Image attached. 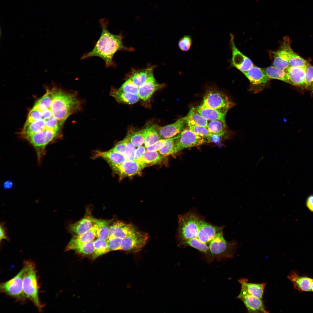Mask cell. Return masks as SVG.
Segmentation results:
<instances>
[{
	"instance_id": "31",
	"label": "cell",
	"mask_w": 313,
	"mask_h": 313,
	"mask_svg": "<svg viewBox=\"0 0 313 313\" xmlns=\"http://www.w3.org/2000/svg\"><path fill=\"white\" fill-rule=\"evenodd\" d=\"M144 145L146 148L154 144L161 139L157 130L156 125L144 129Z\"/></svg>"
},
{
	"instance_id": "44",
	"label": "cell",
	"mask_w": 313,
	"mask_h": 313,
	"mask_svg": "<svg viewBox=\"0 0 313 313\" xmlns=\"http://www.w3.org/2000/svg\"><path fill=\"white\" fill-rule=\"evenodd\" d=\"M127 142L125 155L126 160H134L136 150L135 146L131 142L128 137L126 135Z\"/></svg>"
},
{
	"instance_id": "29",
	"label": "cell",
	"mask_w": 313,
	"mask_h": 313,
	"mask_svg": "<svg viewBox=\"0 0 313 313\" xmlns=\"http://www.w3.org/2000/svg\"><path fill=\"white\" fill-rule=\"evenodd\" d=\"M153 67L145 69L132 70L130 78L139 88L146 81L148 78L153 74Z\"/></svg>"
},
{
	"instance_id": "47",
	"label": "cell",
	"mask_w": 313,
	"mask_h": 313,
	"mask_svg": "<svg viewBox=\"0 0 313 313\" xmlns=\"http://www.w3.org/2000/svg\"><path fill=\"white\" fill-rule=\"evenodd\" d=\"M166 139H161L157 142L146 148L148 151H159L163 146Z\"/></svg>"
},
{
	"instance_id": "30",
	"label": "cell",
	"mask_w": 313,
	"mask_h": 313,
	"mask_svg": "<svg viewBox=\"0 0 313 313\" xmlns=\"http://www.w3.org/2000/svg\"><path fill=\"white\" fill-rule=\"evenodd\" d=\"M184 117L189 127L196 125L207 128L208 121L196 111L195 107L191 108L187 116Z\"/></svg>"
},
{
	"instance_id": "43",
	"label": "cell",
	"mask_w": 313,
	"mask_h": 313,
	"mask_svg": "<svg viewBox=\"0 0 313 313\" xmlns=\"http://www.w3.org/2000/svg\"><path fill=\"white\" fill-rule=\"evenodd\" d=\"M189 128L192 131L197 135L207 139L212 135L207 128L203 126L195 125L189 126Z\"/></svg>"
},
{
	"instance_id": "28",
	"label": "cell",
	"mask_w": 313,
	"mask_h": 313,
	"mask_svg": "<svg viewBox=\"0 0 313 313\" xmlns=\"http://www.w3.org/2000/svg\"><path fill=\"white\" fill-rule=\"evenodd\" d=\"M110 94L118 102L128 104L135 103L140 98L138 95L130 94L115 88L111 89Z\"/></svg>"
},
{
	"instance_id": "50",
	"label": "cell",
	"mask_w": 313,
	"mask_h": 313,
	"mask_svg": "<svg viewBox=\"0 0 313 313\" xmlns=\"http://www.w3.org/2000/svg\"><path fill=\"white\" fill-rule=\"evenodd\" d=\"M306 204L309 210L313 212V195H311L307 197Z\"/></svg>"
},
{
	"instance_id": "14",
	"label": "cell",
	"mask_w": 313,
	"mask_h": 313,
	"mask_svg": "<svg viewBox=\"0 0 313 313\" xmlns=\"http://www.w3.org/2000/svg\"><path fill=\"white\" fill-rule=\"evenodd\" d=\"M290 46L289 37H285L280 48L272 52L274 66L285 70L290 66L288 49Z\"/></svg>"
},
{
	"instance_id": "34",
	"label": "cell",
	"mask_w": 313,
	"mask_h": 313,
	"mask_svg": "<svg viewBox=\"0 0 313 313\" xmlns=\"http://www.w3.org/2000/svg\"><path fill=\"white\" fill-rule=\"evenodd\" d=\"M94 252L92 254V259L94 260L99 256L110 251L107 241L99 239L93 241Z\"/></svg>"
},
{
	"instance_id": "2",
	"label": "cell",
	"mask_w": 313,
	"mask_h": 313,
	"mask_svg": "<svg viewBox=\"0 0 313 313\" xmlns=\"http://www.w3.org/2000/svg\"><path fill=\"white\" fill-rule=\"evenodd\" d=\"M99 22L102 32L99 39L92 50L84 54L81 59L97 57L104 61L106 68L115 67L116 64L113 60L114 54L119 50L130 51L132 49L128 48L124 45L121 34L115 35L108 30V22L107 19H101Z\"/></svg>"
},
{
	"instance_id": "3",
	"label": "cell",
	"mask_w": 313,
	"mask_h": 313,
	"mask_svg": "<svg viewBox=\"0 0 313 313\" xmlns=\"http://www.w3.org/2000/svg\"><path fill=\"white\" fill-rule=\"evenodd\" d=\"M23 264L26 266L23 278V288L26 298L30 301L39 312L44 307L39 296L38 278L34 263L30 260H25Z\"/></svg>"
},
{
	"instance_id": "39",
	"label": "cell",
	"mask_w": 313,
	"mask_h": 313,
	"mask_svg": "<svg viewBox=\"0 0 313 313\" xmlns=\"http://www.w3.org/2000/svg\"><path fill=\"white\" fill-rule=\"evenodd\" d=\"M74 250L78 253L83 255H92L94 252L93 241L81 244Z\"/></svg>"
},
{
	"instance_id": "16",
	"label": "cell",
	"mask_w": 313,
	"mask_h": 313,
	"mask_svg": "<svg viewBox=\"0 0 313 313\" xmlns=\"http://www.w3.org/2000/svg\"><path fill=\"white\" fill-rule=\"evenodd\" d=\"M100 220L88 231L82 234L73 236L66 247L65 250H74L81 244L93 241L97 237V232L99 226Z\"/></svg>"
},
{
	"instance_id": "12",
	"label": "cell",
	"mask_w": 313,
	"mask_h": 313,
	"mask_svg": "<svg viewBox=\"0 0 313 313\" xmlns=\"http://www.w3.org/2000/svg\"><path fill=\"white\" fill-rule=\"evenodd\" d=\"M241 300L245 305L248 313H268L262 299L249 294L241 286L240 292L236 298Z\"/></svg>"
},
{
	"instance_id": "8",
	"label": "cell",
	"mask_w": 313,
	"mask_h": 313,
	"mask_svg": "<svg viewBox=\"0 0 313 313\" xmlns=\"http://www.w3.org/2000/svg\"><path fill=\"white\" fill-rule=\"evenodd\" d=\"M206 141L205 138L197 135L190 128L184 129L176 136L174 154L186 148L200 145Z\"/></svg>"
},
{
	"instance_id": "45",
	"label": "cell",
	"mask_w": 313,
	"mask_h": 313,
	"mask_svg": "<svg viewBox=\"0 0 313 313\" xmlns=\"http://www.w3.org/2000/svg\"><path fill=\"white\" fill-rule=\"evenodd\" d=\"M122 239L117 237H109L107 241L110 251L120 250Z\"/></svg>"
},
{
	"instance_id": "26",
	"label": "cell",
	"mask_w": 313,
	"mask_h": 313,
	"mask_svg": "<svg viewBox=\"0 0 313 313\" xmlns=\"http://www.w3.org/2000/svg\"><path fill=\"white\" fill-rule=\"evenodd\" d=\"M166 160V157L161 155L157 151L146 150L142 157L137 161L145 165L146 167L160 164Z\"/></svg>"
},
{
	"instance_id": "5",
	"label": "cell",
	"mask_w": 313,
	"mask_h": 313,
	"mask_svg": "<svg viewBox=\"0 0 313 313\" xmlns=\"http://www.w3.org/2000/svg\"><path fill=\"white\" fill-rule=\"evenodd\" d=\"M196 214L191 212L178 216V237L180 241L197 238L199 224L201 219Z\"/></svg>"
},
{
	"instance_id": "13",
	"label": "cell",
	"mask_w": 313,
	"mask_h": 313,
	"mask_svg": "<svg viewBox=\"0 0 313 313\" xmlns=\"http://www.w3.org/2000/svg\"><path fill=\"white\" fill-rule=\"evenodd\" d=\"M249 81L252 88L259 91L267 85L269 78L262 68L254 65L248 71L243 72Z\"/></svg>"
},
{
	"instance_id": "15",
	"label": "cell",
	"mask_w": 313,
	"mask_h": 313,
	"mask_svg": "<svg viewBox=\"0 0 313 313\" xmlns=\"http://www.w3.org/2000/svg\"><path fill=\"white\" fill-rule=\"evenodd\" d=\"M223 228L210 224L201 219L199 224L197 238L201 241L209 244L217 234L222 231Z\"/></svg>"
},
{
	"instance_id": "18",
	"label": "cell",
	"mask_w": 313,
	"mask_h": 313,
	"mask_svg": "<svg viewBox=\"0 0 313 313\" xmlns=\"http://www.w3.org/2000/svg\"><path fill=\"white\" fill-rule=\"evenodd\" d=\"M294 288L300 292H312V279L306 275H300L296 271H292L287 276Z\"/></svg>"
},
{
	"instance_id": "40",
	"label": "cell",
	"mask_w": 313,
	"mask_h": 313,
	"mask_svg": "<svg viewBox=\"0 0 313 313\" xmlns=\"http://www.w3.org/2000/svg\"><path fill=\"white\" fill-rule=\"evenodd\" d=\"M119 90L130 94L138 95L139 88L129 78L118 88Z\"/></svg>"
},
{
	"instance_id": "32",
	"label": "cell",
	"mask_w": 313,
	"mask_h": 313,
	"mask_svg": "<svg viewBox=\"0 0 313 313\" xmlns=\"http://www.w3.org/2000/svg\"><path fill=\"white\" fill-rule=\"evenodd\" d=\"M269 79H277L289 83V80L285 70L271 66L262 69Z\"/></svg>"
},
{
	"instance_id": "11",
	"label": "cell",
	"mask_w": 313,
	"mask_h": 313,
	"mask_svg": "<svg viewBox=\"0 0 313 313\" xmlns=\"http://www.w3.org/2000/svg\"><path fill=\"white\" fill-rule=\"evenodd\" d=\"M230 45L232 52L231 65L241 71L246 72L254 66L251 60L242 54L236 47L234 42V36L230 34Z\"/></svg>"
},
{
	"instance_id": "25",
	"label": "cell",
	"mask_w": 313,
	"mask_h": 313,
	"mask_svg": "<svg viewBox=\"0 0 313 313\" xmlns=\"http://www.w3.org/2000/svg\"><path fill=\"white\" fill-rule=\"evenodd\" d=\"M239 282L250 294L262 299L266 283H249L246 278H242L238 280Z\"/></svg>"
},
{
	"instance_id": "42",
	"label": "cell",
	"mask_w": 313,
	"mask_h": 313,
	"mask_svg": "<svg viewBox=\"0 0 313 313\" xmlns=\"http://www.w3.org/2000/svg\"><path fill=\"white\" fill-rule=\"evenodd\" d=\"M192 41L189 35H185L179 39L178 47L182 51L187 52L190 50L192 45Z\"/></svg>"
},
{
	"instance_id": "10",
	"label": "cell",
	"mask_w": 313,
	"mask_h": 313,
	"mask_svg": "<svg viewBox=\"0 0 313 313\" xmlns=\"http://www.w3.org/2000/svg\"><path fill=\"white\" fill-rule=\"evenodd\" d=\"M145 167V165L134 160H126L120 164L111 168L113 173L117 174L121 181L125 177L140 174Z\"/></svg>"
},
{
	"instance_id": "6",
	"label": "cell",
	"mask_w": 313,
	"mask_h": 313,
	"mask_svg": "<svg viewBox=\"0 0 313 313\" xmlns=\"http://www.w3.org/2000/svg\"><path fill=\"white\" fill-rule=\"evenodd\" d=\"M26 266L23 264L21 270L14 277L0 284L1 292L15 299L17 301L23 303L26 298L23 288V278Z\"/></svg>"
},
{
	"instance_id": "23",
	"label": "cell",
	"mask_w": 313,
	"mask_h": 313,
	"mask_svg": "<svg viewBox=\"0 0 313 313\" xmlns=\"http://www.w3.org/2000/svg\"><path fill=\"white\" fill-rule=\"evenodd\" d=\"M99 219L91 216H86L79 221L69 225V230L76 235L85 233L90 230L98 222Z\"/></svg>"
},
{
	"instance_id": "37",
	"label": "cell",
	"mask_w": 313,
	"mask_h": 313,
	"mask_svg": "<svg viewBox=\"0 0 313 313\" xmlns=\"http://www.w3.org/2000/svg\"><path fill=\"white\" fill-rule=\"evenodd\" d=\"M112 220H100L99 226L97 232V237L100 239L107 241L109 239V228Z\"/></svg>"
},
{
	"instance_id": "17",
	"label": "cell",
	"mask_w": 313,
	"mask_h": 313,
	"mask_svg": "<svg viewBox=\"0 0 313 313\" xmlns=\"http://www.w3.org/2000/svg\"><path fill=\"white\" fill-rule=\"evenodd\" d=\"M186 123L184 117L165 126L161 127L156 125L157 130L161 139H167L175 136L183 130Z\"/></svg>"
},
{
	"instance_id": "22",
	"label": "cell",
	"mask_w": 313,
	"mask_h": 313,
	"mask_svg": "<svg viewBox=\"0 0 313 313\" xmlns=\"http://www.w3.org/2000/svg\"><path fill=\"white\" fill-rule=\"evenodd\" d=\"M92 158L93 159L102 158L106 161L110 167L120 164L126 160L124 155L111 149L106 151L95 150Z\"/></svg>"
},
{
	"instance_id": "21",
	"label": "cell",
	"mask_w": 313,
	"mask_h": 313,
	"mask_svg": "<svg viewBox=\"0 0 313 313\" xmlns=\"http://www.w3.org/2000/svg\"><path fill=\"white\" fill-rule=\"evenodd\" d=\"M164 86V84H160L156 81L152 74L145 82L139 88L138 95L141 99L146 101L150 98L155 91Z\"/></svg>"
},
{
	"instance_id": "49",
	"label": "cell",
	"mask_w": 313,
	"mask_h": 313,
	"mask_svg": "<svg viewBox=\"0 0 313 313\" xmlns=\"http://www.w3.org/2000/svg\"><path fill=\"white\" fill-rule=\"evenodd\" d=\"M146 147L142 145L138 147L136 149L134 160L137 161L140 159L146 151Z\"/></svg>"
},
{
	"instance_id": "20",
	"label": "cell",
	"mask_w": 313,
	"mask_h": 313,
	"mask_svg": "<svg viewBox=\"0 0 313 313\" xmlns=\"http://www.w3.org/2000/svg\"><path fill=\"white\" fill-rule=\"evenodd\" d=\"M306 67H294L289 66L285 70L289 83L306 89L305 80Z\"/></svg>"
},
{
	"instance_id": "41",
	"label": "cell",
	"mask_w": 313,
	"mask_h": 313,
	"mask_svg": "<svg viewBox=\"0 0 313 313\" xmlns=\"http://www.w3.org/2000/svg\"><path fill=\"white\" fill-rule=\"evenodd\" d=\"M306 89L313 93V66L309 63L305 68Z\"/></svg>"
},
{
	"instance_id": "4",
	"label": "cell",
	"mask_w": 313,
	"mask_h": 313,
	"mask_svg": "<svg viewBox=\"0 0 313 313\" xmlns=\"http://www.w3.org/2000/svg\"><path fill=\"white\" fill-rule=\"evenodd\" d=\"M237 246V243L234 240L228 242L224 239L222 231L210 242L209 247L212 259L218 260L232 258Z\"/></svg>"
},
{
	"instance_id": "38",
	"label": "cell",
	"mask_w": 313,
	"mask_h": 313,
	"mask_svg": "<svg viewBox=\"0 0 313 313\" xmlns=\"http://www.w3.org/2000/svg\"><path fill=\"white\" fill-rule=\"evenodd\" d=\"M176 136L165 139L164 145L159 151L161 155L167 156L174 154V142Z\"/></svg>"
},
{
	"instance_id": "9",
	"label": "cell",
	"mask_w": 313,
	"mask_h": 313,
	"mask_svg": "<svg viewBox=\"0 0 313 313\" xmlns=\"http://www.w3.org/2000/svg\"><path fill=\"white\" fill-rule=\"evenodd\" d=\"M148 237L147 233L137 230L122 239L120 250L129 253L137 252L145 245Z\"/></svg>"
},
{
	"instance_id": "36",
	"label": "cell",
	"mask_w": 313,
	"mask_h": 313,
	"mask_svg": "<svg viewBox=\"0 0 313 313\" xmlns=\"http://www.w3.org/2000/svg\"><path fill=\"white\" fill-rule=\"evenodd\" d=\"M127 136L135 147L141 146L144 143V129L137 131L130 130Z\"/></svg>"
},
{
	"instance_id": "52",
	"label": "cell",
	"mask_w": 313,
	"mask_h": 313,
	"mask_svg": "<svg viewBox=\"0 0 313 313\" xmlns=\"http://www.w3.org/2000/svg\"><path fill=\"white\" fill-rule=\"evenodd\" d=\"M311 287L312 292H313V279H312V283H311Z\"/></svg>"
},
{
	"instance_id": "19",
	"label": "cell",
	"mask_w": 313,
	"mask_h": 313,
	"mask_svg": "<svg viewBox=\"0 0 313 313\" xmlns=\"http://www.w3.org/2000/svg\"><path fill=\"white\" fill-rule=\"evenodd\" d=\"M110 224L109 228L110 237L123 239L131 234L137 230L132 225L117 221Z\"/></svg>"
},
{
	"instance_id": "33",
	"label": "cell",
	"mask_w": 313,
	"mask_h": 313,
	"mask_svg": "<svg viewBox=\"0 0 313 313\" xmlns=\"http://www.w3.org/2000/svg\"><path fill=\"white\" fill-rule=\"evenodd\" d=\"M226 127L225 122L220 120H216L210 121L208 123L207 128L212 134L221 137L225 134Z\"/></svg>"
},
{
	"instance_id": "7",
	"label": "cell",
	"mask_w": 313,
	"mask_h": 313,
	"mask_svg": "<svg viewBox=\"0 0 313 313\" xmlns=\"http://www.w3.org/2000/svg\"><path fill=\"white\" fill-rule=\"evenodd\" d=\"M201 103L208 107L227 113L234 103L225 94L213 88L206 91Z\"/></svg>"
},
{
	"instance_id": "24",
	"label": "cell",
	"mask_w": 313,
	"mask_h": 313,
	"mask_svg": "<svg viewBox=\"0 0 313 313\" xmlns=\"http://www.w3.org/2000/svg\"><path fill=\"white\" fill-rule=\"evenodd\" d=\"M195 108L196 111L208 121L219 120L225 122L226 113L208 107L202 103Z\"/></svg>"
},
{
	"instance_id": "46",
	"label": "cell",
	"mask_w": 313,
	"mask_h": 313,
	"mask_svg": "<svg viewBox=\"0 0 313 313\" xmlns=\"http://www.w3.org/2000/svg\"><path fill=\"white\" fill-rule=\"evenodd\" d=\"M127 142L126 137L123 140L118 142L111 150L125 155Z\"/></svg>"
},
{
	"instance_id": "48",
	"label": "cell",
	"mask_w": 313,
	"mask_h": 313,
	"mask_svg": "<svg viewBox=\"0 0 313 313\" xmlns=\"http://www.w3.org/2000/svg\"><path fill=\"white\" fill-rule=\"evenodd\" d=\"M5 223L4 221H1L0 224V244L1 243L2 240L5 239L8 241H10V239L7 235V228L5 226Z\"/></svg>"
},
{
	"instance_id": "51",
	"label": "cell",
	"mask_w": 313,
	"mask_h": 313,
	"mask_svg": "<svg viewBox=\"0 0 313 313\" xmlns=\"http://www.w3.org/2000/svg\"><path fill=\"white\" fill-rule=\"evenodd\" d=\"M13 186L12 182L10 180H7L3 184V188L5 189H10Z\"/></svg>"
},
{
	"instance_id": "27",
	"label": "cell",
	"mask_w": 313,
	"mask_h": 313,
	"mask_svg": "<svg viewBox=\"0 0 313 313\" xmlns=\"http://www.w3.org/2000/svg\"><path fill=\"white\" fill-rule=\"evenodd\" d=\"M179 245L181 247L191 246L204 253L209 260H212L209 246L197 238L180 240Z\"/></svg>"
},
{
	"instance_id": "1",
	"label": "cell",
	"mask_w": 313,
	"mask_h": 313,
	"mask_svg": "<svg viewBox=\"0 0 313 313\" xmlns=\"http://www.w3.org/2000/svg\"><path fill=\"white\" fill-rule=\"evenodd\" d=\"M77 107L76 98L71 92L54 85L46 88L45 94L29 111L21 137L37 153H45L46 146L59 137L65 121Z\"/></svg>"
},
{
	"instance_id": "35",
	"label": "cell",
	"mask_w": 313,
	"mask_h": 313,
	"mask_svg": "<svg viewBox=\"0 0 313 313\" xmlns=\"http://www.w3.org/2000/svg\"><path fill=\"white\" fill-rule=\"evenodd\" d=\"M290 66L294 67L306 66L308 62L294 52L290 46L288 49Z\"/></svg>"
}]
</instances>
